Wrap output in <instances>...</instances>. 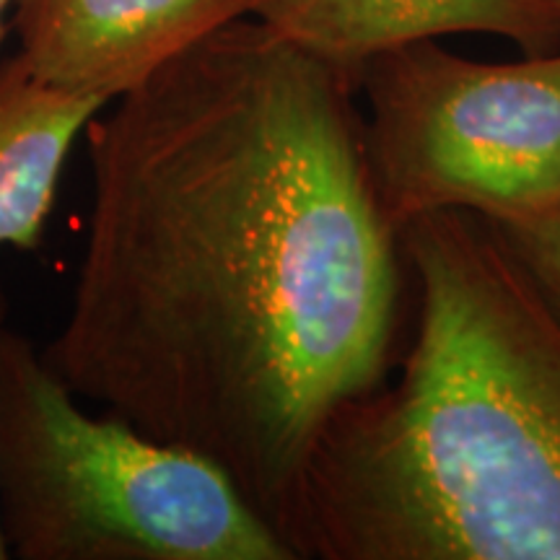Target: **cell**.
<instances>
[{"label":"cell","mask_w":560,"mask_h":560,"mask_svg":"<svg viewBox=\"0 0 560 560\" xmlns=\"http://www.w3.org/2000/svg\"><path fill=\"white\" fill-rule=\"evenodd\" d=\"M355 91L395 231L441 210L514 221L560 206V50L480 62L420 39L371 58Z\"/></svg>","instance_id":"cell-4"},{"label":"cell","mask_w":560,"mask_h":560,"mask_svg":"<svg viewBox=\"0 0 560 560\" xmlns=\"http://www.w3.org/2000/svg\"><path fill=\"white\" fill-rule=\"evenodd\" d=\"M520 257L532 283L560 319V206L514 221H488Z\"/></svg>","instance_id":"cell-8"},{"label":"cell","mask_w":560,"mask_h":560,"mask_svg":"<svg viewBox=\"0 0 560 560\" xmlns=\"http://www.w3.org/2000/svg\"><path fill=\"white\" fill-rule=\"evenodd\" d=\"M9 11H13V0H0V45H3L5 30H9Z\"/></svg>","instance_id":"cell-10"},{"label":"cell","mask_w":560,"mask_h":560,"mask_svg":"<svg viewBox=\"0 0 560 560\" xmlns=\"http://www.w3.org/2000/svg\"><path fill=\"white\" fill-rule=\"evenodd\" d=\"M247 16L353 79L376 55L450 34H488L524 55L560 50L558 0H247Z\"/></svg>","instance_id":"cell-6"},{"label":"cell","mask_w":560,"mask_h":560,"mask_svg":"<svg viewBox=\"0 0 560 560\" xmlns=\"http://www.w3.org/2000/svg\"><path fill=\"white\" fill-rule=\"evenodd\" d=\"M107 104L45 86L16 55L0 66V247H42L68 153Z\"/></svg>","instance_id":"cell-7"},{"label":"cell","mask_w":560,"mask_h":560,"mask_svg":"<svg viewBox=\"0 0 560 560\" xmlns=\"http://www.w3.org/2000/svg\"><path fill=\"white\" fill-rule=\"evenodd\" d=\"M5 314H9V299H5L3 289H0V330L5 327ZM9 548H5V540H3V529H0V560H9Z\"/></svg>","instance_id":"cell-9"},{"label":"cell","mask_w":560,"mask_h":560,"mask_svg":"<svg viewBox=\"0 0 560 560\" xmlns=\"http://www.w3.org/2000/svg\"><path fill=\"white\" fill-rule=\"evenodd\" d=\"M558 3H560V0H558Z\"/></svg>","instance_id":"cell-11"},{"label":"cell","mask_w":560,"mask_h":560,"mask_svg":"<svg viewBox=\"0 0 560 560\" xmlns=\"http://www.w3.org/2000/svg\"><path fill=\"white\" fill-rule=\"evenodd\" d=\"M247 0H13L16 58L45 86L115 102Z\"/></svg>","instance_id":"cell-5"},{"label":"cell","mask_w":560,"mask_h":560,"mask_svg":"<svg viewBox=\"0 0 560 560\" xmlns=\"http://www.w3.org/2000/svg\"><path fill=\"white\" fill-rule=\"evenodd\" d=\"M355 94L240 16L107 104L70 310L42 350L83 400L213 462L293 556L314 441L387 380L400 312Z\"/></svg>","instance_id":"cell-1"},{"label":"cell","mask_w":560,"mask_h":560,"mask_svg":"<svg viewBox=\"0 0 560 560\" xmlns=\"http://www.w3.org/2000/svg\"><path fill=\"white\" fill-rule=\"evenodd\" d=\"M418 319L301 480L299 560H560V319L465 210L397 231Z\"/></svg>","instance_id":"cell-2"},{"label":"cell","mask_w":560,"mask_h":560,"mask_svg":"<svg viewBox=\"0 0 560 560\" xmlns=\"http://www.w3.org/2000/svg\"><path fill=\"white\" fill-rule=\"evenodd\" d=\"M0 529L19 560H296L200 454L79 395L0 330Z\"/></svg>","instance_id":"cell-3"}]
</instances>
